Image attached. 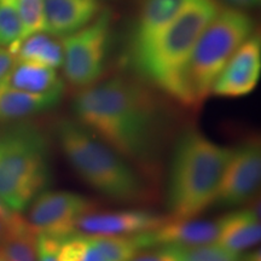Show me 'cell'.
Listing matches in <instances>:
<instances>
[{
  "label": "cell",
  "mask_w": 261,
  "mask_h": 261,
  "mask_svg": "<svg viewBox=\"0 0 261 261\" xmlns=\"http://www.w3.org/2000/svg\"><path fill=\"white\" fill-rule=\"evenodd\" d=\"M71 108L73 119L156 185L171 126L167 109L150 85L123 75L103 79L77 91Z\"/></svg>",
  "instance_id": "cell-1"
},
{
  "label": "cell",
  "mask_w": 261,
  "mask_h": 261,
  "mask_svg": "<svg viewBox=\"0 0 261 261\" xmlns=\"http://www.w3.org/2000/svg\"><path fill=\"white\" fill-rule=\"evenodd\" d=\"M232 148L197 128L177 136L169 158L166 207L172 219H194L214 204Z\"/></svg>",
  "instance_id": "cell-2"
},
{
  "label": "cell",
  "mask_w": 261,
  "mask_h": 261,
  "mask_svg": "<svg viewBox=\"0 0 261 261\" xmlns=\"http://www.w3.org/2000/svg\"><path fill=\"white\" fill-rule=\"evenodd\" d=\"M57 139L76 175L108 200L122 204H148L156 194L152 185L115 150L76 120L57 123Z\"/></svg>",
  "instance_id": "cell-3"
},
{
  "label": "cell",
  "mask_w": 261,
  "mask_h": 261,
  "mask_svg": "<svg viewBox=\"0 0 261 261\" xmlns=\"http://www.w3.org/2000/svg\"><path fill=\"white\" fill-rule=\"evenodd\" d=\"M223 6L218 0H188L151 46L129 64L146 84L190 109L185 86L188 62L202 32Z\"/></svg>",
  "instance_id": "cell-4"
},
{
  "label": "cell",
  "mask_w": 261,
  "mask_h": 261,
  "mask_svg": "<svg viewBox=\"0 0 261 261\" xmlns=\"http://www.w3.org/2000/svg\"><path fill=\"white\" fill-rule=\"evenodd\" d=\"M52 179L51 148L39 127L17 122L0 129V200L22 212Z\"/></svg>",
  "instance_id": "cell-5"
},
{
  "label": "cell",
  "mask_w": 261,
  "mask_h": 261,
  "mask_svg": "<svg viewBox=\"0 0 261 261\" xmlns=\"http://www.w3.org/2000/svg\"><path fill=\"white\" fill-rule=\"evenodd\" d=\"M255 32V21L248 11L225 5L219 10L198 38L185 70L190 109L205 102L228 60Z\"/></svg>",
  "instance_id": "cell-6"
},
{
  "label": "cell",
  "mask_w": 261,
  "mask_h": 261,
  "mask_svg": "<svg viewBox=\"0 0 261 261\" xmlns=\"http://www.w3.org/2000/svg\"><path fill=\"white\" fill-rule=\"evenodd\" d=\"M114 34V17L106 9L89 25L60 39L64 80L80 91L104 79Z\"/></svg>",
  "instance_id": "cell-7"
},
{
  "label": "cell",
  "mask_w": 261,
  "mask_h": 261,
  "mask_svg": "<svg viewBox=\"0 0 261 261\" xmlns=\"http://www.w3.org/2000/svg\"><path fill=\"white\" fill-rule=\"evenodd\" d=\"M96 210L97 201L77 192L44 191L31 203L25 220L35 234L64 236L76 232V221Z\"/></svg>",
  "instance_id": "cell-8"
},
{
  "label": "cell",
  "mask_w": 261,
  "mask_h": 261,
  "mask_svg": "<svg viewBox=\"0 0 261 261\" xmlns=\"http://www.w3.org/2000/svg\"><path fill=\"white\" fill-rule=\"evenodd\" d=\"M261 181V145L259 139L244 140L232 148L214 204L236 208L255 198Z\"/></svg>",
  "instance_id": "cell-9"
},
{
  "label": "cell",
  "mask_w": 261,
  "mask_h": 261,
  "mask_svg": "<svg viewBox=\"0 0 261 261\" xmlns=\"http://www.w3.org/2000/svg\"><path fill=\"white\" fill-rule=\"evenodd\" d=\"M169 219L144 208H126L117 211H93L81 217L75 231L89 236L133 237L155 230Z\"/></svg>",
  "instance_id": "cell-10"
},
{
  "label": "cell",
  "mask_w": 261,
  "mask_h": 261,
  "mask_svg": "<svg viewBox=\"0 0 261 261\" xmlns=\"http://www.w3.org/2000/svg\"><path fill=\"white\" fill-rule=\"evenodd\" d=\"M261 75V39L250 35L218 75L211 94L223 98L246 97L256 89Z\"/></svg>",
  "instance_id": "cell-11"
},
{
  "label": "cell",
  "mask_w": 261,
  "mask_h": 261,
  "mask_svg": "<svg viewBox=\"0 0 261 261\" xmlns=\"http://www.w3.org/2000/svg\"><path fill=\"white\" fill-rule=\"evenodd\" d=\"M218 221L194 219H169L149 232L137 234L139 249L151 248H185L217 242Z\"/></svg>",
  "instance_id": "cell-12"
},
{
  "label": "cell",
  "mask_w": 261,
  "mask_h": 261,
  "mask_svg": "<svg viewBox=\"0 0 261 261\" xmlns=\"http://www.w3.org/2000/svg\"><path fill=\"white\" fill-rule=\"evenodd\" d=\"M187 2L188 0H140L130 28L129 63L151 46L160 34L177 17Z\"/></svg>",
  "instance_id": "cell-13"
},
{
  "label": "cell",
  "mask_w": 261,
  "mask_h": 261,
  "mask_svg": "<svg viewBox=\"0 0 261 261\" xmlns=\"http://www.w3.org/2000/svg\"><path fill=\"white\" fill-rule=\"evenodd\" d=\"M104 10L102 0H44V32L62 39L89 25Z\"/></svg>",
  "instance_id": "cell-14"
},
{
  "label": "cell",
  "mask_w": 261,
  "mask_h": 261,
  "mask_svg": "<svg viewBox=\"0 0 261 261\" xmlns=\"http://www.w3.org/2000/svg\"><path fill=\"white\" fill-rule=\"evenodd\" d=\"M259 205L232 211L217 219V243L237 254L255 248L261 238Z\"/></svg>",
  "instance_id": "cell-15"
},
{
  "label": "cell",
  "mask_w": 261,
  "mask_h": 261,
  "mask_svg": "<svg viewBox=\"0 0 261 261\" xmlns=\"http://www.w3.org/2000/svg\"><path fill=\"white\" fill-rule=\"evenodd\" d=\"M37 254L38 261H104L93 236L79 232L37 234Z\"/></svg>",
  "instance_id": "cell-16"
},
{
  "label": "cell",
  "mask_w": 261,
  "mask_h": 261,
  "mask_svg": "<svg viewBox=\"0 0 261 261\" xmlns=\"http://www.w3.org/2000/svg\"><path fill=\"white\" fill-rule=\"evenodd\" d=\"M0 85L34 94L65 93L64 79L56 69L29 62H15Z\"/></svg>",
  "instance_id": "cell-17"
},
{
  "label": "cell",
  "mask_w": 261,
  "mask_h": 261,
  "mask_svg": "<svg viewBox=\"0 0 261 261\" xmlns=\"http://www.w3.org/2000/svg\"><path fill=\"white\" fill-rule=\"evenodd\" d=\"M64 94H34L0 85V125L19 122L27 117L46 113L62 102Z\"/></svg>",
  "instance_id": "cell-18"
},
{
  "label": "cell",
  "mask_w": 261,
  "mask_h": 261,
  "mask_svg": "<svg viewBox=\"0 0 261 261\" xmlns=\"http://www.w3.org/2000/svg\"><path fill=\"white\" fill-rule=\"evenodd\" d=\"M14 56L15 62H29L57 70L63 63V48L60 39L41 32L22 40Z\"/></svg>",
  "instance_id": "cell-19"
},
{
  "label": "cell",
  "mask_w": 261,
  "mask_h": 261,
  "mask_svg": "<svg viewBox=\"0 0 261 261\" xmlns=\"http://www.w3.org/2000/svg\"><path fill=\"white\" fill-rule=\"evenodd\" d=\"M0 254L5 261H38L37 234L29 224L0 244Z\"/></svg>",
  "instance_id": "cell-20"
},
{
  "label": "cell",
  "mask_w": 261,
  "mask_h": 261,
  "mask_svg": "<svg viewBox=\"0 0 261 261\" xmlns=\"http://www.w3.org/2000/svg\"><path fill=\"white\" fill-rule=\"evenodd\" d=\"M22 23L17 0H0V47L15 55L21 42Z\"/></svg>",
  "instance_id": "cell-21"
},
{
  "label": "cell",
  "mask_w": 261,
  "mask_h": 261,
  "mask_svg": "<svg viewBox=\"0 0 261 261\" xmlns=\"http://www.w3.org/2000/svg\"><path fill=\"white\" fill-rule=\"evenodd\" d=\"M174 249L179 261H240V254L231 252L217 242Z\"/></svg>",
  "instance_id": "cell-22"
},
{
  "label": "cell",
  "mask_w": 261,
  "mask_h": 261,
  "mask_svg": "<svg viewBox=\"0 0 261 261\" xmlns=\"http://www.w3.org/2000/svg\"><path fill=\"white\" fill-rule=\"evenodd\" d=\"M17 3L22 23L21 41L33 34L44 32V0H17Z\"/></svg>",
  "instance_id": "cell-23"
},
{
  "label": "cell",
  "mask_w": 261,
  "mask_h": 261,
  "mask_svg": "<svg viewBox=\"0 0 261 261\" xmlns=\"http://www.w3.org/2000/svg\"><path fill=\"white\" fill-rule=\"evenodd\" d=\"M129 261H179L174 248H151L139 250Z\"/></svg>",
  "instance_id": "cell-24"
},
{
  "label": "cell",
  "mask_w": 261,
  "mask_h": 261,
  "mask_svg": "<svg viewBox=\"0 0 261 261\" xmlns=\"http://www.w3.org/2000/svg\"><path fill=\"white\" fill-rule=\"evenodd\" d=\"M27 225H28L27 220H25L23 217L14 224H9L6 223V221L0 219V244L4 242L6 238L11 236L12 233H15L16 231L21 230V228L27 226Z\"/></svg>",
  "instance_id": "cell-25"
},
{
  "label": "cell",
  "mask_w": 261,
  "mask_h": 261,
  "mask_svg": "<svg viewBox=\"0 0 261 261\" xmlns=\"http://www.w3.org/2000/svg\"><path fill=\"white\" fill-rule=\"evenodd\" d=\"M15 63V56L10 52L9 48L0 47V81L8 74Z\"/></svg>",
  "instance_id": "cell-26"
},
{
  "label": "cell",
  "mask_w": 261,
  "mask_h": 261,
  "mask_svg": "<svg viewBox=\"0 0 261 261\" xmlns=\"http://www.w3.org/2000/svg\"><path fill=\"white\" fill-rule=\"evenodd\" d=\"M218 2L225 6H231V8L248 11V10L257 8L260 5L261 0H218Z\"/></svg>",
  "instance_id": "cell-27"
},
{
  "label": "cell",
  "mask_w": 261,
  "mask_h": 261,
  "mask_svg": "<svg viewBox=\"0 0 261 261\" xmlns=\"http://www.w3.org/2000/svg\"><path fill=\"white\" fill-rule=\"evenodd\" d=\"M21 214L17 213V212L11 211L5 205L4 202L0 200V219L6 221L9 224H14L16 221L21 219Z\"/></svg>",
  "instance_id": "cell-28"
},
{
  "label": "cell",
  "mask_w": 261,
  "mask_h": 261,
  "mask_svg": "<svg viewBox=\"0 0 261 261\" xmlns=\"http://www.w3.org/2000/svg\"><path fill=\"white\" fill-rule=\"evenodd\" d=\"M240 261H261L260 249H249L240 254Z\"/></svg>",
  "instance_id": "cell-29"
},
{
  "label": "cell",
  "mask_w": 261,
  "mask_h": 261,
  "mask_svg": "<svg viewBox=\"0 0 261 261\" xmlns=\"http://www.w3.org/2000/svg\"><path fill=\"white\" fill-rule=\"evenodd\" d=\"M0 261H5V259H4V257H3L2 254H0Z\"/></svg>",
  "instance_id": "cell-30"
}]
</instances>
